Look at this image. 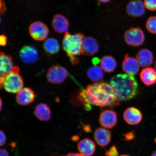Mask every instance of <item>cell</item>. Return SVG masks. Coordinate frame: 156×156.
<instances>
[{
    "label": "cell",
    "mask_w": 156,
    "mask_h": 156,
    "mask_svg": "<svg viewBox=\"0 0 156 156\" xmlns=\"http://www.w3.org/2000/svg\"><path fill=\"white\" fill-rule=\"evenodd\" d=\"M35 96L32 90L30 88L24 87L17 93L16 99L19 105L25 106L32 103L34 101Z\"/></svg>",
    "instance_id": "14"
},
{
    "label": "cell",
    "mask_w": 156,
    "mask_h": 156,
    "mask_svg": "<svg viewBox=\"0 0 156 156\" xmlns=\"http://www.w3.org/2000/svg\"><path fill=\"white\" fill-rule=\"evenodd\" d=\"M135 137V133L132 131L127 133L124 135V140L129 141L133 140Z\"/></svg>",
    "instance_id": "28"
},
{
    "label": "cell",
    "mask_w": 156,
    "mask_h": 156,
    "mask_svg": "<svg viewBox=\"0 0 156 156\" xmlns=\"http://www.w3.org/2000/svg\"><path fill=\"white\" fill-rule=\"evenodd\" d=\"M123 118L125 122L130 125H136L141 122L142 115L140 111L135 107H129L123 113Z\"/></svg>",
    "instance_id": "11"
},
{
    "label": "cell",
    "mask_w": 156,
    "mask_h": 156,
    "mask_svg": "<svg viewBox=\"0 0 156 156\" xmlns=\"http://www.w3.org/2000/svg\"><path fill=\"white\" fill-rule=\"evenodd\" d=\"M140 67L136 58L131 57L128 54L125 55L122 65V70L124 73L129 75H136L139 72Z\"/></svg>",
    "instance_id": "9"
},
{
    "label": "cell",
    "mask_w": 156,
    "mask_h": 156,
    "mask_svg": "<svg viewBox=\"0 0 156 156\" xmlns=\"http://www.w3.org/2000/svg\"><path fill=\"white\" fill-rule=\"evenodd\" d=\"M19 68L13 67L12 71L5 76H1V86L7 92L17 93L23 88L24 82L19 74Z\"/></svg>",
    "instance_id": "4"
},
{
    "label": "cell",
    "mask_w": 156,
    "mask_h": 156,
    "mask_svg": "<svg viewBox=\"0 0 156 156\" xmlns=\"http://www.w3.org/2000/svg\"><path fill=\"white\" fill-rule=\"evenodd\" d=\"M111 0H98V1L100 2L104 3H108Z\"/></svg>",
    "instance_id": "38"
},
{
    "label": "cell",
    "mask_w": 156,
    "mask_h": 156,
    "mask_svg": "<svg viewBox=\"0 0 156 156\" xmlns=\"http://www.w3.org/2000/svg\"><path fill=\"white\" fill-rule=\"evenodd\" d=\"M79 139V136H73L72 137V140H73V141H77Z\"/></svg>",
    "instance_id": "37"
},
{
    "label": "cell",
    "mask_w": 156,
    "mask_h": 156,
    "mask_svg": "<svg viewBox=\"0 0 156 156\" xmlns=\"http://www.w3.org/2000/svg\"><path fill=\"white\" fill-rule=\"evenodd\" d=\"M99 62H100V60H99L98 58H94L92 60V63L95 65H96Z\"/></svg>",
    "instance_id": "35"
},
{
    "label": "cell",
    "mask_w": 156,
    "mask_h": 156,
    "mask_svg": "<svg viewBox=\"0 0 156 156\" xmlns=\"http://www.w3.org/2000/svg\"><path fill=\"white\" fill-rule=\"evenodd\" d=\"M100 63L101 68L106 73H113L117 67L116 60L114 58L110 56H103L101 58Z\"/></svg>",
    "instance_id": "22"
},
{
    "label": "cell",
    "mask_w": 156,
    "mask_h": 156,
    "mask_svg": "<svg viewBox=\"0 0 156 156\" xmlns=\"http://www.w3.org/2000/svg\"><path fill=\"white\" fill-rule=\"evenodd\" d=\"M68 73L67 70L65 68L59 66H54L48 69L46 76L50 83L60 84L65 81Z\"/></svg>",
    "instance_id": "6"
},
{
    "label": "cell",
    "mask_w": 156,
    "mask_h": 156,
    "mask_svg": "<svg viewBox=\"0 0 156 156\" xmlns=\"http://www.w3.org/2000/svg\"><path fill=\"white\" fill-rule=\"evenodd\" d=\"M70 61L71 63L75 65H76L79 63V59L77 57H73L70 58Z\"/></svg>",
    "instance_id": "32"
},
{
    "label": "cell",
    "mask_w": 156,
    "mask_h": 156,
    "mask_svg": "<svg viewBox=\"0 0 156 156\" xmlns=\"http://www.w3.org/2000/svg\"><path fill=\"white\" fill-rule=\"evenodd\" d=\"M119 156H130L128 155L127 154H122L121 155H119Z\"/></svg>",
    "instance_id": "41"
},
{
    "label": "cell",
    "mask_w": 156,
    "mask_h": 156,
    "mask_svg": "<svg viewBox=\"0 0 156 156\" xmlns=\"http://www.w3.org/2000/svg\"><path fill=\"white\" fill-rule=\"evenodd\" d=\"M7 39L4 35H1L0 37V44L1 46H5L6 44Z\"/></svg>",
    "instance_id": "30"
},
{
    "label": "cell",
    "mask_w": 156,
    "mask_h": 156,
    "mask_svg": "<svg viewBox=\"0 0 156 156\" xmlns=\"http://www.w3.org/2000/svg\"><path fill=\"white\" fill-rule=\"evenodd\" d=\"M94 137L98 145L101 147H105L110 143L112 134L107 129L100 127L95 130Z\"/></svg>",
    "instance_id": "10"
},
{
    "label": "cell",
    "mask_w": 156,
    "mask_h": 156,
    "mask_svg": "<svg viewBox=\"0 0 156 156\" xmlns=\"http://www.w3.org/2000/svg\"><path fill=\"white\" fill-rule=\"evenodd\" d=\"M20 56L21 59L24 63L33 64L38 59L39 56L36 49L34 47L25 46L20 51Z\"/></svg>",
    "instance_id": "12"
},
{
    "label": "cell",
    "mask_w": 156,
    "mask_h": 156,
    "mask_svg": "<svg viewBox=\"0 0 156 156\" xmlns=\"http://www.w3.org/2000/svg\"><path fill=\"white\" fill-rule=\"evenodd\" d=\"M153 55L151 51L147 49H142L140 50L136 55L140 67L147 68L152 65L153 62Z\"/></svg>",
    "instance_id": "17"
},
{
    "label": "cell",
    "mask_w": 156,
    "mask_h": 156,
    "mask_svg": "<svg viewBox=\"0 0 156 156\" xmlns=\"http://www.w3.org/2000/svg\"><path fill=\"white\" fill-rule=\"evenodd\" d=\"M43 47L45 51L50 55L58 53L60 49L57 40L54 38L47 39L44 43Z\"/></svg>",
    "instance_id": "24"
},
{
    "label": "cell",
    "mask_w": 156,
    "mask_h": 156,
    "mask_svg": "<svg viewBox=\"0 0 156 156\" xmlns=\"http://www.w3.org/2000/svg\"><path fill=\"white\" fill-rule=\"evenodd\" d=\"M77 149L80 153L84 156H91L96 151V145L93 140L86 138L78 143Z\"/></svg>",
    "instance_id": "16"
},
{
    "label": "cell",
    "mask_w": 156,
    "mask_h": 156,
    "mask_svg": "<svg viewBox=\"0 0 156 156\" xmlns=\"http://www.w3.org/2000/svg\"><path fill=\"white\" fill-rule=\"evenodd\" d=\"M140 78L145 85L150 86L156 83V72L152 67L144 68L140 73Z\"/></svg>",
    "instance_id": "20"
},
{
    "label": "cell",
    "mask_w": 156,
    "mask_h": 156,
    "mask_svg": "<svg viewBox=\"0 0 156 156\" xmlns=\"http://www.w3.org/2000/svg\"><path fill=\"white\" fill-rule=\"evenodd\" d=\"M151 156H156V151L152 154Z\"/></svg>",
    "instance_id": "40"
},
{
    "label": "cell",
    "mask_w": 156,
    "mask_h": 156,
    "mask_svg": "<svg viewBox=\"0 0 156 156\" xmlns=\"http://www.w3.org/2000/svg\"><path fill=\"white\" fill-rule=\"evenodd\" d=\"M99 45L94 38L88 37L84 38L82 45V54L89 56H93L98 52Z\"/></svg>",
    "instance_id": "15"
},
{
    "label": "cell",
    "mask_w": 156,
    "mask_h": 156,
    "mask_svg": "<svg viewBox=\"0 0 156 156\" xmlns=\"http://www.w3.org/2000/svg\"><path fill=\"white\" fill-rule=\"evenodd\" d=\"M154 69L156 72V60L155 62L154 66Z\"/></svg>",
    "instance_id": "39"
},
{
    "label": "cell",
    "mask_w": 156,
    "mask_h": 156,
    "mask_svg": "<svg viewBox=\"0 0 156 156\" xmlns=\"http://www.w3.org/2000/svg\"><path fill=\"white\" fill-rule=\"evenodd\" d=\"M84 129L85 131L87 132H90L91 130L90 127L89 126H84Z\"/></svg>",
    "instance_id": "36"
},
{
    "label": "cell",
    "mask_w": 156,
    "mask_h": 156,
    "mask_svg": "<svg viewBox=\"0 0 156 156\" xmlns=\"http://www.w3.org/2000/svg\"><path fill=\"white\" fill-rule=\"evenodd\" d=\"M78 100L84 106L92 105L103 108H114L120 105L110 84L104 82L88 85L78 94Z\"/></svg>",
    "instance_id": "1"
},
{
    "label": "cell",
    "mask_w": 156,
    "mask_h": 156,
    "mask_svg": "<svg viewBox=\"0 0 156 156\" xmlns=\"http://www.w3.org/2000/svg\"><path fill=\"white\" fill-rule=\"evenodd\" d=\"M84 35L80 33L72 35L66 32L63 41V49L69 58L77 57L82 53V45Z\"/></svg>",
    "instance_id": "3"
},
{
    "label": "cell",
    "mask_w": 156,
    "mask_h": 156,
    "mask_svg": "<svg viewBox=\"0 0 156 156\" xmlns=\"http://www.w3.org/2000/svg\"><path fill=\"white\" fill-rule=\"evenodd\" d=\"M146 28L151 34H156V16L149 17L146 21Z\"/></svg>",
    "instance_id": "25"
},
{
    "label": "cell",
    "mask_w": 156,
    "mask_h": 156,
    "mask_svg": "<svg viewBox=\"0 0 156 156\" xmlns=\"http://www.w3.org/2000/svg\"><path fill=\"white\" fill-rule=\"evenodd\" d=\"M99 122L103 128L110 129L116 125L118 116L115 111L107 110L101 112L99 119Z\"/></svg>",
    "instance_id": "8"
},
{
    "label": "cell",
    "mask_w": 156,
    "mask_h": 156,
    "mask_svg": "<svg viewBox=\"0 0 156 156\" xmlns=\"http://www.w3.org/2000/svg\"><path fill=\"white\" fill-rule=\"evenodd\" d=\"M0 136H0V138H1V139H0V145L3 146L5 145L6 141V137L5 133L2 131V130H1V132H0Z\"/></svg>",
    "instance_id": "29"
},
{
    "label": "cell",
    "mask_w": 156,
    "mask_h": 156,
    "mask_svg": "<svg viewBox=\"0 0 156 156\" xmlns=\"http://www.w3.org/2000/svg\"><path fill=\"white\" fill-rule=\"evenodd\" d=\"M62 156H84L81 154L80 153H69L67 155Z\"/></svg>",
    "instance_id": "34"
},
{
    "label": "cell",
    "mask_w": 156,
    "mask_h": 156,
    "mask_svg": "<svg viewBox=\"0 0 156 156\" xmlns=\"http://www.w3.org/2000/svg\"><path fill=\"white\" fill-rule=\"evenodd\" d=\"M87 76L91 81L95 83L101 82L104 77L102 69L96 66L90 67L87 69Z\"/></svg>",
    "instance_id": "23"
},
{
    "label": "cell",
    "mask_w": 156,
    "mask_h": 156,
    "mask_svg": "<svg viewBox=\"0 0 156 156\" xmlns=\"http://www.w3.org/2000/svg\"><path fill=\"white\" fill-rule=\"evenodd\" d=\"M35 115L42 121L49 120L51 117L50 109L46 104L40 103L37 105L34 111Z\"/></svg>",
    "instance_id": "21"
},
{
    "label": "cell",
    "mask_w": 156,
    "mask_h": 156,
    "mask_svg": "<svg viewBox=\"0 0 156 156\" xmlns=\"http://www.w3.org/2000/svg\"><path fill=\"white\" fill-rule=\"evenodd\" d=\"M2 101L1 99V108H2Z\"/></svg>",
    "instance_id": "42"
},
{
    "label": "cell",
    "mask_w": 156,
    "mask_h": 156,
    "mask_svg": "<svg viewBox=\"0 0 156 156\" xmlns=\"http://www.w3.org/2000/svg\"><path fill=\"white\" fill-rule=\"evenodd\" d=\"M29 31L31 36L34 40L38 41L45 40L49 34L47 26L40 21L32 23L29 27Z\"/></svg>",
    "instance_id": "7"
},
{
    "label": "cell",
    "mask_w": 156,
    "mask_h": 156,
    "mask_svg": "<svg viewBox=\"0 0 156 156\" xmlns=\"http://www.w3.org/2000/svg\"><path fill=\"white\" fill-rule=\"evenodd\" d=\"M145 7L144 4L140 0H132L126 5V12L132 17H141L145 13Z\"/></svg>",
    "instance_id": "13"
},
{
    "label": "cell",
    "mask_w": 156,
    "mask_h": 156,
    "mask_svg": "<svg viewBox=\"0 0 156 156\" xmlns=\"http://www.w3.org/2000/svg\"><path fill=\"white\" fill-rule=\"evenodd\" d=\"M144 4L146 8L149 10L156 11V0H144Z\"/></svg>",
    "instance_id": "26"
},
{
    "label": "cell",
    "mask_w": 156,
    "mask_h": 156,
    "mask_svg": "<svg viewBox=\"0 0 156 156\" xmlns=\"http://www.w3.org/2000/svg\"><path fill=\"white\" fill-rule=\"evenodd\" d=\"M105 156H119L116 146H112L107 149L105 152Z\"/></svg>",
    "instance_id": "27"
},
{
    "label": "cell",
    "mask_w": 156,
    "mask_h": 156,
    "mask_svg": "<svg viewBox=\"0 0 156 156\" xmlns=\"http://www.w3.org/2000/svg\"><path fill=\"white\" fill-rule=\"evenodd\" d=\"M52 25L56 32L62 34L67 32L69 27L68 19L63 15L56 14L52 20Z\"/></svg>",
    "instance_id": "18"
},
{
    "label": "cell",
    "mask_w": 156,
    "mask_h": 156,
    "mask_svg": "<svg viewBox=\"0 0 156 156\" xmlns=\"http://www.w3.org/2000/svg\"><path fill=\"white\" fill-rule=\"evenodd\" d=\"M124 36L126 42L130 46H139L143 44L145 41L144 32L138 27L128 29L125 33Z\"/></svg>",
    "instance_id": "5"
},
{
    "label": "cell",
    "mask_w": 156,
    "mask_h": 156,
    "mask_svg": "<svg viewBox=\"0 0 156 156\" xmlns=\"http://www.w3.org/2000/svg\"><path fill=\"white\" fill-rule=\"evenodd\" d=\"M0 60V73L1 76H3L10 73L14 67H13L12 58L10 56L5 54L3 52H1Z\"/></svg>",
    "instance_id": "19"
},
{
    "label": "cell",
    "mask_w": 156,
    "mask_h": 156,
    "mask_svg": "<svg viewBox=\"0 0 156 156\" xmlns=\"http://www.w3.org/2000/svg\"><path fill=\"white\" fill-rule=\"evenodd\" d=\"M6 9V7L5 3L3 0H1V13L3 14L5 13Z\"/></svg>",
    "instance_id": "31"
},
{
    "label": "cell",
    "mask_w": 156,
    "mask_h": 156,
    "mask_svg": "<svg viewBox=\"0 0 156 156\" xmlns=\"http://www.w3.org/2000/svg\"><path fill=\"white\" fill-rule=\"evenodd\" d=\"M110 84L117 100L124 101L135 97L138 91L137 81L133 76L119 74L111 78Z\"/></svg>",
    "instance_id": "2"
},
{
    "label": "cell",
    "mask_w": 156,
    "mask_h": 156,
    "mask_svg": "<svg viewBox=\"0 0 156 156\" xmlns=\"http://www.w3.org/2000/svg\"><path fill=\"white\" fill-rule=\"evenodd\" d=\"M0 156H9L6 150L1 149L0 150Z\"/></svg>",
    "instance_id": "33"
}]
</instances>
